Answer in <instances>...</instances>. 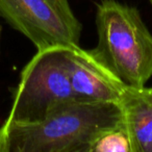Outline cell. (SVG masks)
Listing matches in <instances>:
<instances>
[{
	"label": "cell",
	"instance_id": "obj_9",
	"mask_svg": "<svg viewBox=\"0 0 152 152\" xmlns=\"http://www.w3.org/2000/svg\"><path fill=\"white\" fill-rule=\"evenodd\" d=\"M149 2H150V4L152 5V0H149Z\"/></svg>",
	"mask_w": 152,
	"mask_h": 152
},
{
	"label": "cell",
	"instance_id": "obj_1",
	"mask_svg": "<svg viewBox=\"0 0 152 152\" xmlns=\"http://www.w3.org/2000/svg\"><path fill=\"white\" fill-rule=\"evenodd\" d=\"M121 122L118 103L74 100L37 122L4 121L0 152H89L101 131Z\"/></svg>",
	"mask_w": 152,
	"mask_h": 152
},
{
	"label": "cell",
	"instance_id": "obj_3",
	"mask_svg": "<svg viewBox=\"0 0 152 152\" xmlns=\"http://www.w3.org/2000/svg\"><path fill=\"white\" fill-rule=\"evenodd\" d=\"M68 70L67 47L37 50L23 68L13 91V104L7 122H37L59 106L74 101Z\"/></svg>",
	"mask_w": 152,
	"mask_h": 152
},
{
	"label": "cell",
	"instance_id": "obj_4",
	"mask_svg": "<svg viewBox=\"0 0 152 152\" xmlns=\"http://www.w3.org/2000/svg\"><path fill=\"white\" fill-rule=\"evenodd\" d=\"M0 17L37 50L79 44L83 26L69 0H0Z\"/></svg>",
	"mask_w": 152,
	"mask_h": 152
},
{
	"label": "cell",
	"instance_id": "obj_5",
	"mask_svg": "<svg viewBox=\"0 0 152 152\" xmlns=\"http://www.w3.org/2000/svg\"><path fill=\"white\" fill-rule=\"evenodd\" d=\"M68 70L75 99L85 102L118 103L128 86L94 49L67 47Z\"/></svg>",
	"mask_w": 152,
	"mask_h": 152
},
{
	"label": "cell",
	"instance_id": "obj_6",
	"mask_svg": "<svg viewBox=\"0 0 152 152\" xmlns=\"http://www.w3.org/2000/svg\"><path fill=\"white\" fill-rule=\"evenodd\" d=\"M132 152H152V87H127L118 102Z\"/></svg>",
	"mask_w": 152,
	"mask_h": 152
},
{
	"label": "cell",
	"instance_id": "obj_8",
	"mask_svg": "<svg viewBox=\"0 0 152 152\" xmlns=\"http://www.w3.org/2000/svg\"><path fill=\"white\" fill-rule=\"evenodd\" d=\"M0 39H1V26H0ZM0 53H1V51H0Z\"/></svg>",
	"mask_w": 152,
	"mask_h": 152
},
{
	"label": "cell",
	"instance_id": "obj_7",
	"mask_svg": "<svg viewBox=\"0 0 152 152\" xmlns=\"http://www.w3.org/2000/svg\"><path fill=\"white\" fill-rule=\"evenodd\" d=\"M89 152H132V146L123 122L104 129L92 142Z\"/></svg>",
	"mask_w": 152,
	"mask_h": 152
},
{
	"label": "cell",
	"instance_id": "obj_2",
	"mask_svg": "<svg viewBox=\"0 0 152 152\" xmlns=\"http://www.w3.org/2000/svg\"><path fill=\"white\" fill-rule=\"evenodd\" d=\"M95 50L129 87L152 77V34L139 10L118 0H101L96 10Z\"/></svg>",
	"mask_w": 152,
	"mask_h": 152
}]
</instances>
